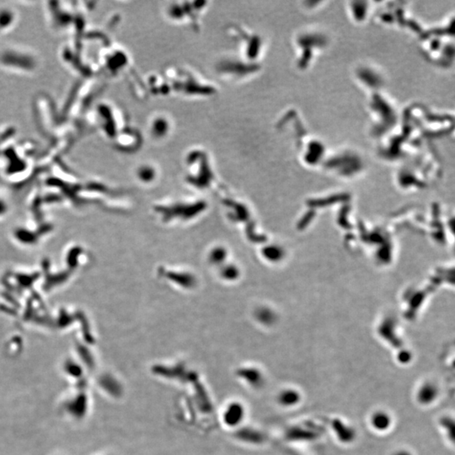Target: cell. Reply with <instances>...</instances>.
I'll return each instance as SVG.
<instances>
[{
	"instance_id": "obj_1",
	"label": "cell",
	"mask_w": 455,
	"mask_h": 455,
	"mask_svg": "<svg viewBox=\"0 0 455 455\" xmlns=\"http://www.w3.org/2000/svg\"><path fill=\"white\" fill-rule=\"evenodd\" d=\"M369 423L372 428L378 433H385L391 428L392 417L385 411H375L369 418Z\"/></svg>"
},
{
	"instance_id": "obj_2",
	"label": "cell",
	"mask_w": 455,
	"mask_h": 455,
	"mask_svg": "<svg viewBox=\"0 0 455 455\" xmlns=\"http://www.w3.org/2000/svg\"><path fill=\"white\" fill-rule=\"evenodd\" d=\"M439 388L433 382H426L420 386L417 393V400L422 405L434 402L439 396Z\"/></svg>"
},
{
	"instance_id": "obj_3",
	"label": "cell",
	"mask_w": 455,
	"mask_h": 455,
	"mask_svg": "<svg viewBox=\"0 0 455 455\" xmlns=\"http://www.w3.org/2000/svg\"><path fill=\"white\" fill-rule=\"evenodd\" d=\"M279 400L284 406H294L300 402L301 395L295 390H286L279 396Z\"/></svg>"
},
{
	"instance_id": "obj_4",
	"label": "cell",
	"mask_w": 455,
	"mask_h": 455,
	"mask_svg": "<svg viewBox=\"0 0 455 455\" xmlns=\"http://www.w3.org/2000/svg\"><path fill=\"white\" fill-rule=\"evenodd\" d=\"M392 455H413L410 451L405 450V449H400V450L395 451Z\"/></svg>"
}]
</instances>
